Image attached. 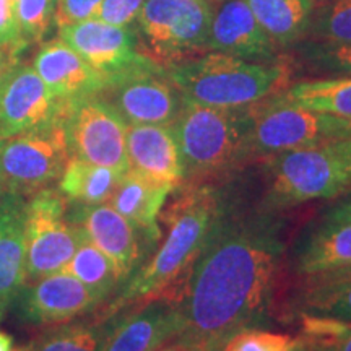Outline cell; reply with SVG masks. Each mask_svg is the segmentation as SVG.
<instances>
[{"mask_svg": "<svg viewBox=\"0 0 351 351\" xmlns=\"http://www.w3.org/2000/svg\"><path fill=\"white\" fill-rule=\"evenodd\" d=\"M62 127L70 156L122 174L129 171L125 150L129 124L101 95L69 101Z\"/></svg>", "mask_w": 351, "mask_h": 351, "instance_id": "30bf717a", "label": "cell"}, {"mask_svg": "<svg viewBox=\"0 0 351 351\" xmlns=\"http://www.w3.org/2000/svg\"><path fill=\"white\" fill-rule=\"evenodd\" d=\"M324 219H333V221H351V191L343 195V200L333 205L327 210Z\"/></svg>", "mask_w": 351, "mask_h": 351, "instance_id": "d590c367", "label": "cell"}, {"mask_svg": "<svg viewBox=\"0 0 351 351\" xmlns=\"http://www.w3.org/2000/svg\"><path fill=\"white\" fill-rule=\"evenodd\" d=\"M267 160V212L291 208L317 199H335L351 191V166L332 142L295 148Z\"/></svg>", "mask_w": 351, "mask_h": 351, "instance_id": "5b68a950", "label": "cell"}, {"mask_svg": "<svg viewBox=\"0 0 351 351\" xmlns=\"http://www.w3.org/2000/svg\"><path fill=\"white\" fill-rule=\"evenodd\" d=\"M182 317L171 295L137 302L106 319L101 351H156L178 339Z\"/></svg>", "mask_w": 351, "mask_h": 351, "instance_id": "4fadbf2b", "label": "cell"}, {"mask_svg": "<svg viewBox=\"0 0 351 351\" xmlns=\"http://www.w3.org/2000/svg\"><path fill=\"white\" fill-rule=\"evenodd\" d=\"M332 145L335 147V150L339 152L346 161H348V165L351 166V130L348 132V134H345L343 137L332 140Z\"/></svg>", "mask_w": 351, "mask_h": 351, "instance_id": "8d00e7d4", "label": "cell"}, {"mask_svg": "<svg viewBox=\"0 0 351 351\" xmlns=\"http://www.w3.org/2000/svg\"><path fill=\"white\" fill-rule=\"evenodd\" d=\"M57 0H15L16 19L25 43H41L56 26Z\"/></svg>", "mask_w": 351, "mask_h": 351, "instance_id": "4dcf8cb0", "label": "cell"}, {"mask_svg": "<svg viewBox=\"0 0 351 351\" xmlns=\"http://www.w3.org/2000/svg\"><path fill=\"white\" fill-rule=\"evenodd\" d=\"M301 315L351 324V276L327 275L306 278L300 298Z\"/></svg>", "mask_w": 351, "mask_h": 351, "instance_id": "484cf974", "label": "cell"}, {"mask_svg": "<svg viewBox=\"0 0 351 351\" xmlns=\"http://www.w3.org/2000/svg\"><path fill=\"white\" fill-rule=\"evenodd\" d=\"M184 166V179L199 184L225 176L251 160V109L212 108L184 101L171 124Z\"/></svg>", "mask_w": 351, "mask_h": 351, "instance_id": "277c9868", "label": "cell"}, {"mask_svg": "<svg viewBox=\"0 0 351 351\" xmlns=\"http://www.w3.org/2000/svg\"><path fill=\"white\" fill-rule=\"evenodd\" d=\"M276 47H288L307 36L314 0H245Z\"/></svg>", "mask_w": 351, "mask_h": 351, "instance_id": "603a6c76", "label": "cell"}, {"mask_svg": "<svg viewBox=\"0 0 351 351\" xmlns=\"http://www.w3.org/2000/svg\"><path fill=\"white\" fill-rule=\"evenodd\" d=\"M69 158L62 122L7 138L0 148V194L29 197L49 187Z\"/></svg>", "mask_w": 351, "mask_h": 351, "instance_id": "9c48e42d", "label": "cell"}, {"mask_svg": "<svg viewBox=\"0 0 351 351\" xmlns=\"http://www.w3.org/2000/svg\"><path fill=\"white\" fill-rule=\"evenodd\" d=\"M210 21L208 0H147L137 29L148 56L166 67L207 51Z\"/></svg>", "mask_w": 351, "mask_h": 351, "instance_id": "52a82bcc", "label": "cell"}, {"mask_svg": "<svg viewBox=\"0 0 351 351\" xmlns=\"http://www.w3.org/2000/svg\"><path fill=\"white\" fill-rule=\"evenodd\" d=\"M156 351H200V350L195 348L194 345L187 343L186 340L174 339L173 341H169V343H166L161 346V348H158Z\"/></svg>", "mask_w": 351, "mask_h": 351, "instance_id": "74e56055", "label": "cell"}, {"mask_svg": "<svg viewBox=\"0 0 351 351\" xmlns=\"http://www.w3.org/2000/svg\"><path fill=\"white\" fill-rule=\"evenodd\" d=\"M26 200L0 194V320L26 283Z\"/></svg>", "mask_w": 351, "mask_h": 351, "instance_id": "ffe728a7", "label": "cell"}, {"mask_svg": "<svg viewBox=\"0 0 351 351\" xmlns=\"http://www.w3.org/2000/svg\"><path fill=\"white\" fill-rule=\"evenodd\" d=\"M278 96L295 106L351 121V77L301 82Z\"/></svg>", "mask_w": 351, "mask_h": 351, "instance_id": "d4e9b609", "label": "cell"}, {"mask_svg": "<svg viewBox=\"0 0 351 351\" xmlns=\"http://www.w3.org/2000/svg\"><path fill=\"white\" fill-rule=\"evenodd\" d=\"M121 178L119 171L70 156L59 178L57 191L69 204H108Z\"/></svg>", "mask_w": 351, "mask_h": 351, "instance_id": "cb8c5ba5", "label": "cell"}, {"mask_svg": "<svg viewBox=\"0 0 351 351\" xmlns=\"http://www.w3.org/2000/svg\"><path fill=\"white\" fill-rule=\"evenodd\" d=\"M65 109L33 65L16 60L0 82V138L60 124Z\"/></svg>", "mask_w": 351, "mask_h": 351, "instance_id": "7c38bea8", "label": "cell"}, {"mask_svg": "<svg viewBox=\"0 0 351 351\" xmlns=\"http://www.w3.org/2000/svg\"><path fill=\"white\" fill-rule=\"evenodd\" d=\"M106 319L72 320L60 326L46 327V330L26 345V351H101Z\"/></svg>", "mask_w": 351, "mask_h": 351, "instance_id": "83f0119b", "label": "cell"}, {"mask_svg": "<svg viewBox=\"0 0 351 351\" xmlns=\"http://www.w3.org/2000/svg\"><path fill=\"white\" fill-rule=\"evenodd\" d=\"M184 101L212 108H247L287 88L289 69L280 62H249L221 52L166 65Z\"/></svg>", "mask_w": 351, "mask_h": 351, "instance_id": "3957f363", "label": "cell"}, {"mask_svg": "<svg viewBox=\"0 0 351 351\" xmlns=\"http://www.w3.org/2000/svg\"><path fill=\"white\" fill-rule=\"evenodd\" d=\"M67 218L112 262L122 287L140 267L142 232L109 204H72Z\"/></svg>", "mask_w": 351, "mask_h": 351, "instance_id": "2e32d148", "label": "cell"}, {"mask_svg": "<svg viewBox=\"0 0 351 351\" xmlns=\"http://www.w3.org/2000/svg\"><path fill=\"white\" fill-rule=\"evenodd\" d=\"M16 351H26L25 346H20V348H16Z\"/></svg>", "mask_w": 351, "mask_h": 351, "instance_id": "f6af8a7d", "label": "cell"}, {"mask_svg": "<svg viewBox=\"0 0 351 351\" xmlns=\"http://www.w3.org/2000/svg\"><path fill=\"white\" fill-rule=\"evenodd\" d=\"M0 351H16L13 339L3 330H0Z\"/></svg>", "mask_w": 351, "mask_h": 351, "instance_id": "60d3db41", "label": "cell"}, {"mask_svg": "<svg viewBox=\"0 0 351 351\" xmlns=\"http://www.w3.org/2000/svg\"><path fill=\"white\" fill-rule=\"evenodd\" d=\"M276 49L245 0H225L212 10L207 51L249 62H275Z\"/></svg>", "mask_w": 351, "mask_h": 351, "instance_id": "e0dca14e", "label": "cell"}, {"mask_svg": "<svg viewBox=\"0 0 351 351\" xmlns=\"http://www.w3.org/2000/svg\"><path fill=\"white\" fill-rule=\"evenodd\" d=\"M99 95L129 125H171L184 103L165 67L109 83Z\"/></svg>", "mask_w": 351, "mask_h": 351, "instance_id": "9a60e30c", "label": "cell"}, {"mask_svg": "<svg viewBox=\"0 0 351 351\" xmlns=\"http://www.w3.org/2000/svg\"><path fill=\"white\" fill-rule=\"evenodd\" d=\"M147 0H103L96 19L106 23L132 28L137 23L138 13Z\"/></svg>", "mask_w": 351, "mask_h": 351, "instance_id": "836d02e7", "label": "cell"}, {"mask_svg": "<svg viewBox=\"0 0 351 351\" xmlns=\"http://www.w3.org/2000/svg\"><path fill=\"white\" fill-rule=\"evenodd\" d=\"M285 252L282 225L271 212L223 218L174 295L186 340L221 351L234 333L269 317Z\"/></svg>", "mask_w": 351, "mask_h": 351, "instance_id": "6da1fadb", "label": "cell"}, {"mask_svg": "<svg viewBox=\"0 0 351 351\" xmlns=\"http://www.w3.org/2000/svg\"><path fill=\"white\" fill-rule=\"evenodd\" d=\"M59 38L77 51L108 85L134 73L165 67L142 51L134 29L99 19L59 28Z\"/></svg>", "mask_w": 351, "mask_h": 351, "instance_id": "8fae6325", "label": "cell"}, {"mask_svg": "<svg viewBox=\"0 0 351 351\" xmlns=\"http://www.w3.org/2000/svg\"><path fill=\"white\" fill-rule=\"evenodd\" d=\"M295 267L304 278L351 269V221L324 219L301 243Z\"/></svg>", "mask_w": 351, "mask_h": 351, "instance_id": "7402d4cb", "label": "cell"}, {"mask_svg": "<svg viewBox=\"0 0 351 351\" xmlns=\"http://www.w3.org/2000/svg\"><path fill=\"white\" fill-rule=\"evenodd\" d=\"M174 189L153 182L132 171L122 174L108 204L129 219L150 244L161 239L160 217L166 199Z\"/></svg>", "mask_w": 351, "mask_h": 351, "instance_id": "44dd1931", "label": "cell"}, {"mask_svg": "<svg viewBox=\"0 0 351 351\" xmlns=\"http://www.w3.org/2000/svg\"><path fill=\"white\" fill-rule=\"evenodd\" d=\"M3 142H5V140H3V138H0V148H2V145H3Z\"/></svg>", "mask_w": 351, "mask_h": 351, "instance_id": "bcb514c9", "label": "cell"}, {"mask_svg": "<svg viewBox=\"0 0 351 351\" xmlns=\"http://www.w3.org/2000/svg\"><path fill=\"white\" fill-rule=\"evenodd\" d=\"M60 271L75 276L103 301V304L121 288V280L112 262L86 238L85 232L75 254Z\"/></svg>", "mask_w": 351, "mask_h": 351, "instance_id": "4316f807", "label": "cell"}, {"mask_svg": "<svg viewBox=\"0 0 351 351\" xmlns=\"http://www.w3.org/2000/svg\"><path fill=\"white\" fill-rule=\"evenodd\" d=\"M332 275H337V276H351V269L348 270H343V271H337V274H332ZM327 276V275H326ZM319 278V276H317Z\"/></svg>", "mask_w": 351, "mask_h": 351, "instance_id": "7bdbcfd3", "label": "cell"}, {"mask_svg": "<svg viewBox=\"0 0 351 351\" xmlns=\"http://www.w3.org/2000/svg\"><path fill=\"white\" fill-rule=\"evenodd\" d=\"M295 341L296 339L285 333L252 327L234 333L221 351H291Z\"/></svg>", "mask_w": 351, "mask_h": 351, "instance_id": "1f68e13d", "label": "cell"}, {"mask_svg": "<svg viewBox=\"0 0 351 351\" xmlns=\"http://www.w3.org/2000/svg\"><path fill=\"white\" fill-rule=\"evenodd\" d=\"M15 62H16V59H12V57L8 56L5 51L0 49V82H2V78L7 73V70L10 69Z\"/></svg>", "mask_w": 351, "mask_h": 351, "instance_id": "ab89813d", "label": "cell"}, {"mask_svg": "<svg viewBox=\"0 0 351 351\" xmlns=\"http://www.w3.org/2000/svg\"><path fill=\"white\" fill-rule=\"evenodd\" d=\"M228 213L225 197L210 184L182 187L173 204L161 212L168 231L163 243L108 301L98 317L108 319L132 304L169 295L171 288L181 285Z\"/></svg>", "mask_w": 351, "mask_h": 351, "instance_id": "7a4b0ae2", "label": "cell"}, {"mask_svg": "<svg viewBox=\"0 0 351 351\" xmlns=\"http://www.w3.org/2000/svg\"><path fill=\"white\" fill-rule=\"evenodd\" d=\"M67 208L65 197L51 187L26 200V283L60 271L75 254L83 231L69 221Z\"/></svg>", "mask_w": 351, "mask_h": 351, "instance_id": "ba28073f", "label": "cell"}, {"mask_svg": "<svg viewBox=\"0 0 351 351\" xmlns=\"http://www.w3.org/2000/svg\"><path fill=\"white\" fill-rule=\"evenodd\" d=\"M307 67L328 77H351V43L309 41L300 47Z\"/></svg>", "mask_w": 351, "mask_h": 351, "instance_id": "f546056e", "label": "cell"}, {"mask_svg": "<svg viewBox=\"0 0 351 351\" xmlns=\"http://www.w3.org/2000/svg\"><path fill=\"white\" fill-rule=\"evenodd\" d=\"M249 109L252 158L328 143L351 130V121L295 106L280 98L278 93L258 101Z\"/></svg>", "mask_w": 351, "mask_h": 351, "instance_id": "8992f818", "label": "cell"}, {"mask_svg": "<svg viewBox=\"0 0 351 351\" xmlns=\"http://www.w3.org/2000/svg\"><path fill=\"white\" fill-rule=\"evenodd\" d=\"M13 302L21 322L34 327L72 322L103 306L90 288L65 271L25 283Z\"/></svg>", "mask_w": 351, "mask_h": 351, "instance_id": "5bb4252c", "label": "cell"}, {"mask_svg": "<svg viewBox=\"0 0 351 351\" xmlns=\"http://www.w3.org/2000/svg\"><path fill=\"white\" fill-rule=\"evenodd\" d=\"M327 2H330V0H314L315 7H319V5H324V3H327Z\"/></svg>", "mask_w": 351, "mask_h": 351, "instance_id": "ee69618b", "label": "cell"}, {"mask_svg": "<svg viewBox=\"0 0 351 351\" xmlns=\"http://www.w3.org/2000/svg\"><path fill=\"white\" fill-rule=\"evenodd\" d=\"M125 150L132 173L171 189L186 182L181 153L171 125H129Z\"/></svg>", "mask_w": 351, "mask_h": 351, "instance_id": "ac0fdd59", "label": "cell"}, {"mask_svg": "<svg viewBox=\"0 0 351 351\" xmlns=\"http://www.w3.org/2000/svg\"><path fill=\"white\" fill-rule=\"evenodd\" d=\"M28 44L21 36L19 19H16L15 0H0V49L5 51L12 59H16Z\"/></svg>", "mask_w": 351, "mask_h": 351, "instance_id": "d6a6232c", "label": "cell"}, {"mask_svg": "<svg viewBox=\"0 0 351 351\" xmlns=\"http://www.w3.org/2000/svg\"><path fill=\"white\" fill-rule=\"evenodd\" d=\"M103 0H57L56 8V26L80 23V21L96 19Z\"/></svg>", "mask_w": 351, "mask_h": 351, "instance_id": "e575fe53", "label": "cell"}, {"mask_svg": "<svg viewBox=\"0 0 351 351\" xmlns=\"http://www.w3.org/2000/svg\"><path fill=\"white\" fill-rule=\"evenodd\" d=\"M291 351H319V350L315 348L313 343H309V341L304 340V339H296L295 346H293Z\"/></svg>", "mask_w": 351, "mask_h": 351, "instance_id": "b9f144b4", "label": "cell"}, {"mask_svg": "<svg viewBox=\"0 0 351 351\" xmlns=\"http://www.w3.org/2000/svg\"><path fill=\"white\" fill-rule=\"evenodd\" d=\"M32 65L52 93L67 103L99 95L108 86V82L60 38L41 44Z\"/></svg>", "mask_w": 351, "mask_h": 351, "instance_id": "d6986e66", "label": "cell"}, {"mask_svg": "<svg viewBox=\"0 0 351 351\" xmlns=\"http://www.w3.org/2000/svg\"><path fill=\"white\" fill-rule=\"evenodd\" d=\"M307 36L320 43H351V0H330L315 7Z\"/></svg>", "mask_w": 351, "mask_h": 351, "instance_id": "f1b7e54d", "label": "cell"}, {"mask_svg": "<svg viewBox=\"0 0 351 351\" xmlns=\"http://www.w3.org/2000/svg\"><path fill=\"white\" fill-rule=\"evenodd\" d=\"M319 351H351V328L339 340Z\"/></svg>", "mask_w": 351, "mask_h": 351, "instance_id": "f35d334b", "label": "cell"}]
</instances>
